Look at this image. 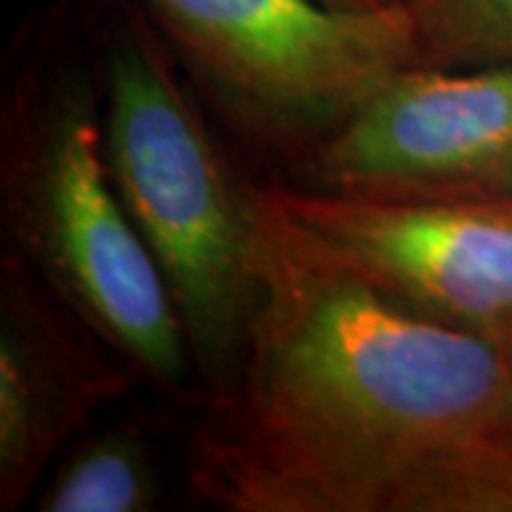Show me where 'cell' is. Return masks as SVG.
Wrapping results in <instances>:
<instances>
[{"label": "cell", "mask_w": 512, "mask_h": 512, "mask_svg": "<svg viewBox=\"0 0 512 512\" xmlns=\"http://www.w3.org/2000/svg\"><path fill=\"white\" fill-rule=\"evenodd\" d=\"M259 197L262 299L194 407L191 493L222 512H512L507 348L390 302Z\"/></svg>", "instance_id": "1"}, {"label": "cell", "mask_w": 512, "mask_h": 512, "mask_svg": "<svg viewBox=\"0 0 512 512\" xmlns=\"http://www.w3.org/2000/svg\"><path fill=\"white\" fill-rule=\"evenodd\" d=\"M0 225L20 256L148 387L200 402L163 276L111 180L89 0L32 9L0 72Z\"/></svg>", "instance_id": "2"}, {"label": "cell", "mask_w": 512, "mask_h": 512, "mask_svg": "<svg viewBox=\"0 0 512 512\" xmlns=\"http://www.w3.org/2000/svg\"><path fill=\"white\" fill-rule=\"evenodd\" d=\"M89 12L111 180L163 276L205 396L234 373L262 299L259 183L214 137L146 9L89 0Z\"/></svg>", "instance_id": "3"}, {"label": "cell", "mask_w": 512, "mask_h": 512, "mask_svg": "<svg viewBox=\"0 0 512 512\" xmlns=\"http://www.w3.org/2000/svg\"><path fill=\"white\" fill-rule=\"evenodd\" d=\"M191 89L248 146L296 171L402 69L419 66L410 3L137 0Z\"/></svg>", "instance_id": "4"}, {"label": "cell", "mask_w": 512, "mask_h": 512, "mask_svg": "<svg viewBox=\"0 0 512 512\" xmlns=\"http://www.w3.org/2000/svg\"><path fill=\"white\" fill-rule=\"evenodd\" d=\"M265 197L342 268L407 311L507 345L512 202L387 197L265 183Z\"/></svg>", "instance_id": "5"}, {"label": "cell", "mask_w": 512, "mask_h": 512, "mask_svg": "<svg viewBox=\"0 0 512 512\" xmlns=\"http://www.w3.org/2000/svg\"><path fill=\"white\" fill-rule=\"evenodd\" d=\"M510 177L512 60L393 74L293 183L387 197H481Z\"/></svg>", "instance_id": "6"}, {"label": "cell", "mask_w": 512, "mask_h": 512, "mask_svg": "<svg viewBox=\"0 0 512 512\" xmlns=\"http://www.w3.org/2000/svg\"><path fill=\"white\" fill-rule=\"evenodd\" d=\"M143 379L20 259L0 254V512H18L60 453Z\"/></svg>", "instance_id": "7"}, {"label": "cell", "mask_w": 512, "mask_h": 512, "mask_svg": "<svg viewBox=\"0 0 512 512\" xmlns=\"http://www.w3.org/2000/svg\"><path fill=\"white\" fill-rule=\"evenodd\" d=\"M160 493L163 478L146 430L120 421L80 433L32 504L37 512H151Z\"/></svg>", "instance_id": "8"}, {"label": "cell", "mask_w": 512, "mask_h": 512, "mask_svg": "<svg viewBox=\"0 0 512 512\" xmlns=\"http://www.w3.org/2000/svg\"><path fill=\"white\" fill-rule=\"evenodd\" d=\"M419 66H487L512 60V0H416Z\"/></svg>", "instance_id": "9"}, {"label": "cell", "mask_w": 512, "mask_h": 512, "mask_svg": "<svg viewBox=\"0 0 512 512\" xmlns=\"http://www.w3.org/2000/svg\"><path fill=\"white\" fill-rule=\"evenodd\" d=\"M330 6H342V9H379L387 3H402V0H325Z\"/></svg>", "instance_id": "10"}, {"label": "cell", "mask_w": 512, "mask_h": 512, "mask_svg": "<svg viewBox=\"0 0 512 512\" xmlns=\"http://www.w3.org/2000/svg\"><path fill=\"white\" fill-rule=\"evenodd\" d=\"M481 197H498V200L512 202V177L504 185H498L495 191H490V194H481Z\"/></svg>", "instance_id": "11"}, {"label": "cell", "mask_w": 512, "mask_h": 512, "mask_svg": "<svg viewBox=\"0 0 512 512\" xmlns=\"http://www.w3.org/2000/svg\"><path fill=\"white\" fill-rule=\"evenodd\" d=\"M504 348H507V353H510V365H512V339L507 342V345H504Z\"/></svg>", "instance_id": "12"}, {"label": "cell", "mask_w": 512, "mask_h": 512, "mask_svg": "<svg viewBox=\"0 0 512 512\" xmlns=\"http://www.w3.org/2000/svg\"><path fill=\"white\" fill-rule=\"evenodd\" d=\"M402 3H416V0H402Z\"/></svg>", "instance_id": "13"}]
</instances>
